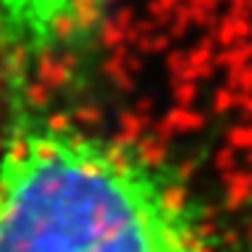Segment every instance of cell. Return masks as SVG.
Here are the masks:
<instances>
[{"label":"cell","mask_w":252,"mask_h":252,"mask_svg":"<svg viewBox=\"0 0 252 252\" xmlns=\"http://www.w3.org/2000/svg\"><path fill=\"white\" fill-rule=\"evenodd\" d=\"M6 107L0 252H227L180 182L135 143L31 95Z\"/></svg>","instance_id":"obj_1"},{"label":"cell","mask_w":252,"mask_h":252,"mask_svg":"<svg viewBox=\"0 0 252 252\" xmlns=\"http://www.w3.org/2000/svg\"><path fill=\"white\" fill-rule=\"evenodd\" d=\"M109 0H0V76L6 98L31 95L34 81L79 51Z\"/></svg>","instance_id":"obj_2"}]
</instances>
